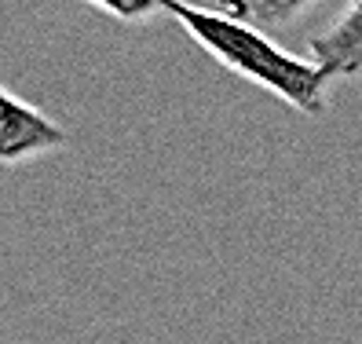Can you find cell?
Returning <instances> with one entry per match:
<instances>
[{"instance_id": "6da1fadb", "label": "cell", "mask_w": 362, "mask_h": 344, "mask_svg": "<svg viewBox=\"0 0 362 344\" xmlns=\"http://www.w3.org/2000/svg\"><path fill=\"white\" fill-rule=\"evenodd\" d=\"M165 15L176 18L183 33L194 45L212 55L223 70L238 74L252 84H260L264 92L274 99H282L304 117H322L326 114V88H329V74L318 67L315 59H296L286 48H279L274 40L234 18L220 8H202V4H187V0H165Z\"/></svg>"}, {"instance_id": "7a4b0ae2", "label": "cell", "mask_w": 362, "mask_h": 344, "mask_svg": "<svg viewBox=\"0 0 362 344\" xmlns=\"http://www.w3.org/2000/svg\"><path fill=\"white\" fill-rule=\"evenodd\" d=\"M0 103H4V136H0V158L4 165H18L26 158H37V154H48V150H59L66 143V132L48 117L40 114L37 106L23 103L11 88H0Z\"/></svg>"}, {"instance_id": "3957f363", "label": "cell", "mask_w": 362, "mask_h": 344, "mask_svg": "<svg viewBox=\"0 0 362 344\" xmlns=\"http://www.w3.org/2000/svg\"><path fill=\"white\" fill-rule=\"evenodd\" d=\"M311 59L329 77H355L362 74V0H351L344 15L326 30L308 40Z\"/></svg>"}, {"instance_id": "277c9868", "label": "cell", "mask_w": 362, "mask_h": 344, "mask_svg": "<svg viewBox=\"0 0 362 344\" xmlns=\"http://www.w3.org/2000/svg\"><path fill=\"white\" fill-rule=\"evenodd\" d=\"M216 4H220V11L267 33V30H279V26L293 23L311 0H216Z\"/></svg>"}, {"instance_id": "5b68a950", "label": "cell", "mask_w": 362, "mask_h": 344, "mask_svg": "<svg viewBox=\"0 0 362 344\" xmlns=\"http://www.w3.org/2000/svg\"><path fill=\"white\" fill-rule=\"evenodd\" d=\"M88 4L121 18V23H143V18L165 11V0H88Z\"/></svg>"}]
</instances>
